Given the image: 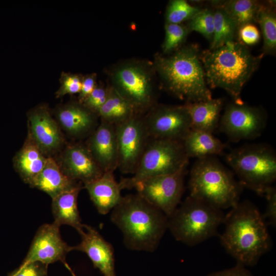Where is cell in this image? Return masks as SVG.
Instances as JSON below:
<instances>
[{"label":"cell","instance_id":"9a60e30c","mask_svg":"<svg viewBox=\"0 0 276 276\" xmlns=\"http://www.w3.org/2000/svg\"><path fill=\"white\" fill-rule=\"evenodd\" d=\"M83 228L78 232L81 241L74 246V250L85 253L103 276H116L114 249L111 244L91 226L84 224Z\"/></svg>","mask_w":276,"mask_h":276},{"label":"cell","instance_id":"e0dca14e","mask_svg":"<svg viewBox=\"0 0 276 276\" xmlns=\"http://www.w3.org/2000/svg\"><path fill=\"white\" fill-rule=\"evenodd\" d=\"M63 165L67 176L84 185L98 178L104 173L87 147L80 144L70 146L65 150Z\"/></svg>","mask_w":276,"mask_h":276},{"label":"cell","instance_id":"8992f818","mask_svg":"<svg viewBox=\"0 0 276 276\" xmlns=\"http://www.w3.org/2000/svg\"><path fill=\"white\" fill-rule=\"evenodd\" d=\"M224 217L222 210L189 195L168 218V228L177 241L194 246L215 236Z\"/></svg>","mask_w":276,"mask_h":276},{"label":"cell","instance_id":"ba28073f","mask_svg":"<svg viewBox=\"0 0 276 276\" xmlns=\"http://www.w3.org/2000/svg\"><path fill=\"white\" fill-rule=\"evenodd\" d=\"M189 161L182 141L150 139L132 176L119 183L122 190L132 189L145 179L187 169Z\"/></svg>","mask_w":276,"mask_h":276},{"label":"cell","instance_id":"5b68a950","mask_svg":"<svg viewBox=\"0 0 276 276\" xmlns=\"http://www.w3.org/2000/svg\"><path fill=\"white\" fill-rule=\"evenodd\" d=\"M188 187L189 196L222 210L236 205L244 189L234 172L215 156L196 159L190 170Z\"/></svg>","mask_w":276,"mask_h":276},{"label":"cell","instance_id":"52a82bcc","mask_svg":"<svg viewBox=\"0 0 276 276\" xmlns=\"http://www.w3.org/2000/svg\"><path fill=\"white\" fill-rule=\"evenodd\" d=\"M225 160L244 188L264 196L276 179V153L266 143L248 144L232 149Z\"/></svg>","mask_w":276,"mask_h":276},{"label":"cell","instance_id":"6da1fadb","mask_svg":"<svg viewBox=\"0 0 276 276\" xmlns=\"http://www.w3.org/2000/svg\"><path fill=\"white\" fill-rule=\"evenodd\" d=\"M221 245L237 264L255 266L270 248L271 240L263 215L248 200L239 201L225 215Z\"/></svg>","mask_w":276,"mask_h":276},{"label":"cell","instance_id":"2e32d148","mask_svg":"<svg viewBox=\"0 0 276 276\" xmlns=\"http://www.w3.org/2000/svg\"><path fill=\"white\" fill-rule=\"evenodd\" d=\"M104 172H114L118 167L119 154L115 125L102 122L94 131L86 146Z\"/></svg>","mask_w":276,"mask_h":276},{"label":"cell","instance_id":"30bf717a","mask_svg":"<svg viewBox=\"0 0 276 276\" xmlns=\"http://www.w3.org/2000/svg\"><path fill=\"white\" fill-rule=\"evenodd\" d=\"M267 122V114L261 107L232 101L225 106L218 129L231 142H238L260 136Z\"/></svg>","mask_w":276,"mask_h":276},{"label":"cell","instance_id":"3957f363","mask_svg":"<svg viewBox=\"0 0 276 276\" xmlns=\"http://www.w3.org/2000/svg\"><path fill=\"white\" fill-rule=\"evenodd\" d=\"M110 219L122 232L125 246L134 250L154 251L168 228L167 216L137 193L123 196Z\"/></svg>","mask_w":276,"mask_h":276},{"label":"cell","instance_id":"74e56055","mask_svg":"<svg viewBox=\"0 0 276 276\" xmlns=\"http://www.w3.org/2000/svg\"><path fill=\"white\" fill-rule=\"evenodd\" d=\"M97 86L95 76H87L82 79L81 88L79 94V100L81 103L90 95Z\"/></svg>","mask_w":276,"mask_h":276},{"label":"cell","instance_id":"1f68e13d","mask_svg":"<svg viewBox=\"0 0 276 276\" xmlns=\"http://www.w3.org/2000/svg\"><path fill=\"white\" fill-rule=\"evenodd\" d=\"M186 26L190 32H197L211 42L214 34L213 9L202 8L194 17L188 21Z\"/></svg>","mask_w":276,"mask_h":276},{"label":"cell","instance_id":"7a4b0ae2","mask_svg":"<svg viewBox=\"0 0 276 276\" xmlns=\"http://www.w3.org/2000/svg\"><path fill=\"white\" fill-rule=\"evenodd\" d=\"M263 55L255 56L239 40L201 52L200 58L210 88L223 89L233 101L242 103L243 86L258 68Z\"/></svg>","mask_w":276,"mask_h":276},{"label":"cell","instance_id":"8fae6325","mask_svg":"<svg viewBox=\"0 0 276 276\" xmlns=\"http://www.w3.org/2000/svg\"><path fill=\"white\" fill-rule=\"evenodd\" d=\"M186 172L185 169L173 174L150 177L137 182L133 188L169 218L180 203Z\"/></svg>","mask_w":276,"mask_h":276},{"label":"cell","instance_id":"83f0119b","mask_svg":"<svg viewBox=\"0 0 276 276\" xmlns=\"http://www.w3.org/2000/svg\"><path fill=\"white\" fill-rule=\"evenodd\" d=\"M256 22L260 27L263 44L262 54L274 55L276 51V12L275 1L261 2Z\"/></svg>","mask_w":276,"mask_h":276},{"label":"cell","instance_id":"8d00e7d4","mask_svg":"<svg viewBox=\"0 0 276 276\" xmlns=\"http://www.w3.org/2000/svg\"><path fill=\"white\" fill-rule=\"evenodd\" d=\"M264 196L267 201V205L264 218L268 219L269 222L273 226L276 224V189L273 186L268 188L265 191Z\"/></svg>","mask_w":276,"mask_h":276},{"label":"cell","instance_id":"7c38bea8","mask_svg":"<svg viewBox=\"0 0 276 276\" xmlns=\"http://www.w3.org/2000/svg\"><path fill=\"white\" fill-rule=\"evenodd\" d=\"M118 148V168L133 174L150 140L143 117L136 114L115 126Z\"/></svg>","mask_w":276,"mask_h":276},{"label":"cell","instance_id":"4316f807","mask_svg":"<svg viewBox=\"0 0 276 276\" xmlns=\"http://www.w3.org/2000/svg\"><path fill=\"white\" fill-rule=\"evenodd\" d=\"M261 2L255 0L213 1L212 7L222 9L233 20L239 30L243 26L256 22Z\"/></svg>","mask_w":276,"mask_h":276},{"label":"cell","instance_id":"d4e9b609","mask_svg":"<svg viewBox=\"0 0 276 276\" xmlns=\"http://www.w3.org/2000/svg\"><path fill=\"white\" fill-rule=\"evenodd\" d=\"M95 113L83 104H73L61 109L58 120L64 129L75 136L86 134L95 125Z\"/></svg>","mask_w":276,"mask_h":276},{"label":"cell","instance_id":"d590c367","mask_svg":"<svg viewBox=\"0 0 276 276\" xmlns=\"http://www.w3.org/2000/svg\"><path fill=\"white\" fill-rule=\"evenodd\" d=\"M260 39L258 28L254 24H248L242 26L238 31V40L245 45H254Z\"/></svg>","mask_w":276,"mask_h":276},{"label":"cell","instance_id":"f35d334b","mask_svg":"<svg viewBox=\"0 0 276 276\" xmlns=\"http://www.w3.org/2000/svg\"><path fill=\"white\" fill-rule=\"evenodd\" d=\"M207 276H252L245 266L237 264L233 267L213 272Z\"/></svg>","mask_w":276,"mask_h":276},{"label":"cell","instance_id":"9c48e42d","mask_svg":"<svg viewBox=\"0 0 276 276\" xmlns=\"http://www.w3.org/2000/svg\"><path fill=\"white\" fill-rule=\"evenodd\" d=\"M151 76L142 64H124L113 72L111 86L132 106L137 114L141 115L155 105Z\"/></svg>","mask_w":276,"mask_h":276},{"label":"cell","instance_id":"44dd1931","mask_svg":"<svg viewBox=\"0 0 276 276\" xmlns=\"http://www.w3.org/2000/svg\"><path fill=\"white\" fill-rule=\"evenodd\" d=\"M53 199L80 185L67 176L51 157L47 158L44 168L31 184Z\"/></svg>","mask_w":276,"mask_h":276},{"label":"cell","instance_id":"836d02e7","mask_svg":"<svg viewBox=\"0 0 276 276\" xmlns=\"http://www.w3.org/2000/svg\"><path fill=\"white\" fill-rule=\"evenodd\" d=\"M82 80L77 75L67 74L63 76L61 85L56 93L57 97H61L66 94L79 93L81 88Z\"/></svg>","mask_w":276,"mask_h":276},{"label":"cell","instance_id":"4fadbf2b","mask_svg":"<svg viewBox=\"0 0 276 276\" xmlns=\"http://www.w3.org/2000/svg\"><path fill=\"white\" fill-rule=\"evenodd\" d=\"M143 117L151 139L182 141L191 129V120L184 105H154Z\"/></svg>","mask_w":276,"mask_h":276},{"label":"cell","instance_id":"d6986e66","mask_svg":"<svg viewBox=\"0 0 276 276\" xmlns=\"http://www.w3.org/2000/svg\"><path fill=\"white\" fill-rule=\"evenodd\" d=\"M114 172H105L98 178L84 185L98 212L107 214L120 202L122 190Z\"/></svg>","mask_w":276,"mask_h":276},{"label":"cell","instance_id":"cb8c5ba5","mask_svg":"<svg viewBox=\"0 0 276 276\" xmlns=\"http://www.w3.org/2000/svg\"><path fill=\"white\" fill-rule=\"evenodd\" d=\"M79 186L66 191L52 199V210L54 222L60 226L66 224L74 227L78 232L83 228L77 205Z\"/></svg>","mask_w":276,"mask_h":276},{"label":"cell","instance_id":"ac0fdd59","mask_svg":"<svg viewBox=\"0 0 276 276\" xmlns=\"http://www.w3.org/2000/svg\"><path fill=\"white\" fill-rule=\"evenodd\" d=\"M30 136L43 153L57 149L62 142L59 128L49 113L41 109L29 116Z\"/></svg>","mask_w":276,"mask_h":276},{"label":"cell","instance_id":"d6a6232c","mask_svg":"<svg viewBox=\"0 0 276 276\" xmlns=\"http://www.w3.org/2000/svg\"><path fill=\"white\" fill-rule=\"evenodd\" d=\"M108 90L109 87L105 88L97 86L82 104L89 110L97 114L98 111L107 99Z\"/></svg>","mask_w":276,"mask_h":276},{"label":"cell","instance_id":"f1b7e54d","mask_svg":"<svg viewBox=\"0 0 276 276\" xmlns=\"http://www.w3.org/2000/svg\"><path fill=\"white\" fill-rule=\"evenodd\" d=\"M214 34L209 49L213 50L226 42L238 40L239 29L228 14L221 8L213 7Z\"/></svg>","mask_w":276,"mask_h":276},{"label":"cell","instance_id":"7402d4cb","mask_svg":"<svg viewBox=\"0 0 276 276\" xmlns=\"http://www.w3.org/2000/svg\"><path fill=\"white\" fill-rule=\"evenodd\" d=\"M187 156L197 159L221 155L226 145L213 133L191 129L182 141Z\"/></svg>","mask_w":276,"mask_h":276},{"label":"cell","instance_id":"e575fe53","mask_svg":"<svg viewBox=\"0 0 276 276\" xmlns=\"http://www.w3.org/2000/svg\"><path fill=\"white\" fill-rule=\"evenodd\" d=\"M48 265L39 262L21 264L9 276H47Z\"/></svg>","mask_w":276,"mask_h":276},{"label":"cell","instance_id":"5bb4252c","mask_svg":"<svg viewBox=\"0 0 276 276\" xmlns=\"http://www.w3.org/2000/svg\"><path fill=\"white\" fill-rule=\"evenodd\" d=\"M60 226L53 222L42 225L37 230L21 264L39 262L47 265L60 261L65 265L67 254L74 250L61 238Z\"/></svg>","mask_w":276,"mask_h":276},{"label":"cell","instance_id":"484cf974","mask_svg":"<svg viewBox=\"0 0 276 276\" xmlns=\"http://www.w3.org/2000/svg\"><path fill=\"white\" fill-rule=\"evenodd\" d=\"M136 114L132 106L112 86L109 87L107 99L97 113L102 122L115 126Z\"/></svg>","mask_w":276,"mask_h":276},{"label":"cell","instance_id":"ffe728a7","mask_svg":"<svg viewBox=\"0 0 276 276\" xmlns=\"http://www.w3.org/2000/svg\"><path fill=\"white\" fill-rule=\"evenodd\" d=\"M183 105L190 118L191 129L213 133L218 129L224 105L222 98L186 102Z\"/></svg>","mask_w":276,"mask_h":276},{"label":"cell","instance_id":"4dcf8cb0","mask_svg":"<svg viewBox=\"0 0 276 276\" xmlns=\"http://www.w3.org/2000/svg\"><path fill=\"white\" fill-rule=\"evenodd\" d=\"M165 36L162 45L163 52L169 54L182 45L190 33L186 25L166 23Z\"/></svg>","mask_w":276,"mask_h":276},{"label":"cell","instance_id":"277c9868","mask_svg":"<svg viewBox=\"0 0 276 276\" xmlns=\"http://www.w3.org/2000/svg\"><path fill=\"white\" fill-rule=\"evenodd\" d=\"M196 44L182 45L167 55H158L155 67L163 87L169 94L186 102L212 99Z\"/></svg>","mask_w":276,"mask_h":276},{"label":"cell","instance_id":"f546056e","mask_svg":"<svg viewBox=\"0 0 276 276\" xmlns=\"http://www.w3.org/2000/svg\"><path fill=\"white\" fill-rule=\"evenodd\" d=\"M202 8L190 4L185 0L169 2L166 11V23L182 24L194 17Z\"/></svg>","mask_w":276,"mask_h":276},{"label":"cell","instance_id":"603a6c76","mask_svg":"<svg viewBox=\"0 0 276 276\" xmlns=\"http://www.w3.org/2000/svg\"><path fill=\"white\" fill-rule=\"evenodd\" d=\"M47 158L30 136L14 158V166L23 180L31 185L44 167Z\"/></svg>","mask_w":276,"mask_h":276}]
</instances>
